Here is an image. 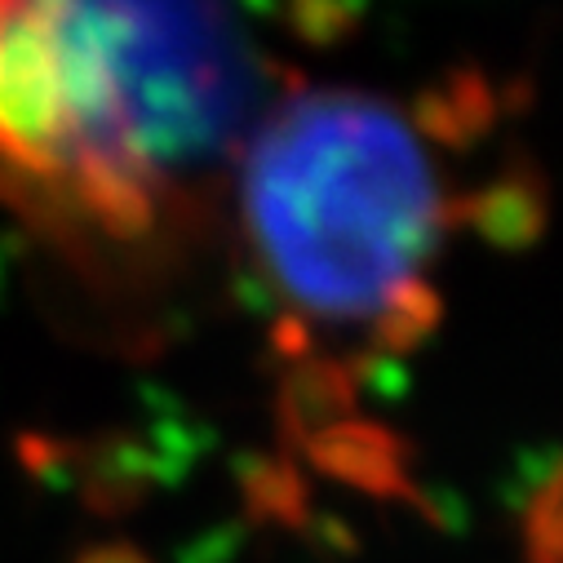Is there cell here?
<instances>
[{
  "instance_id": "obj_1",
  "label": "cell",
  "mask_w": 563,
  "mask_h": 563,
  "mask_svg": "<svg viewBox=\"0 0 563 563\" xmlns=\"http://www.w3.org/2000/svg\"><path fill=\"white\" fill-rule=\"evenodd\" d=\"M271 67L205 5H0V169L107 231L147 227L240 152Z\"/></svg>"
},
{
  "instance_id": "obj_2",
  "label": "cell",
  "mask_w": 563,
  "mask_h": 563,
  "mask_svg": "<svg viewBox=\"0 0 563 563\" xmlns=\"http://www.w3.org/2000/svg\"><path fill=\"white\" fill-rule=\"evenodd\" d=\"M453 200L421 124L364 89H294L240 143L244 244L329 329L417 338Z\"/></svg>"
}]
</instances>
